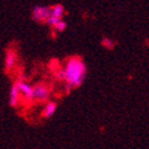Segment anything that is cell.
<instances>
[{
	"label": "cell",
	"instance_id": "obj_1",
	"mask_svg": "<svg viewBox=\"0 0 149 149\" xmlns=\"http://www.w3.org/2000/svg\"><path fill=\"white\" fill-rule=\"evenodd\" d=\"M66 82L73 88L79 87L86 75V65L80 57H72L67 61L66 67Z\"/></svg>",
	"mask_w": 149,
	"mask_h": 149
},
{
	"label": "cell",
	"instance_id": "obj_2",
	"mask_svg": "<svg viewBox=\"0 0 149 149\" xmlns=\"http://www.w3.org/2000/svg\"><path fill=\"white\" fill-rule=\"evenodd\" d=\"M52 16V7H45V6H36L32 10V19L35 22H44Z\"/></svg>",
	"mask_w": 149,
	"mask_h": 149
},
{
	"label": "cell",
	"instance_id": "obj_3",
	"mask_svg": "<svg viewBox=\"0 0 149 149\" xmlns=\"http://www.w3.org/2000/svg\"><path fill=\"white\" fill-rule=\"evenodd\" d=\"M16 84L18 86L20 93L24 95V98H26L28 100H33L35 97H33V87L32 86H30L29 84H26L25 81H22V80H18Z\"/></svg>",
	"mask_w": 149,
	"mask_h": 149
},
{
	"label": "cell",
	"instance_id": "obj_4",
	"mask_svg": "<svg viewBox=\"0 0 149 149\" xmlns=\"http://www.w3.org/2000/svg\"><path fill=\"white\" fill-rule=\"evenodd\" d=\"M33 97L35 99H37V100H47L48 97H49V90L45 87L44 85L42 84H38V85H36L35 87H33Z\"/></svg>",
	"mask_w": 149,
	"mask_h": 149
},
{
	"label": "cell",
	"instance_id": "obj_5",
	"mask_svg": "<svg viewBox=\"0 0 149 149\" xmlns=\"http://www.w3.org/2000/svg\"><path fill=\"white\" fill-rule=\"evenodd\" d=\"M17 63V53L15 50H7L6 52V57H5V69L11 70Z\"/></svg>",
	"mask_w": 149,
	"mask_h": 149
},
{
	"label": "cell",
	"instance_id": "obj_6",
	"mask_svg": "<svg viewBox=\"0 0 149 149\" xmlns=\"http://www.w3.org/2000/svg\"><path fill=\"white\" fill-rule=\"evenodd\" d=\"M19 94H20V91H19V88H18L17 84H15V85L11 87V90H10V98H8V104H10V106L15 107V106L18 104V102H19Z\"/></svg>",
	"mask_w": 149,
	"mask_h": 149
},
{
	"label": "cell",
	"instance_id": "obj_7",
	"mask_svg": "<svg viewBox=\"0 0 149 149\" xmlns=\"http://www.w3.org/2000/svg\"><path fill=\"white\" fill-rule=\"evenodd\" d=\"M56 107H57L56 103H53V102L48 103V104L44 106L43 111H42V116H43L44 118H49V117H52V116L55 113Z\"/></svg>",
	"mask_w": 149,
	"mask_h": 149
},
{
	"label": "cell",
	"instance_id": "obj_8",
	"mask_svg": "<svg viewBox=\"0 0 149 149\" xmlns=\"http://www.w3.org/2000/svg\"><path fill=\"white\" fill-rule=\"evenodd\" d=\"M52 15L55 16V17L62 18L65 15V7L62 5H60V4H56V5L52 6Z\"/></svg>",
	"mask_w": 149,
	"mask_h": 149
},
{
	"label": "cell",
	"instance_id": "obj_9",
	"mask_svg": "<svg viewBox=\"0 0 149 149\" xmlns=\"http://www.w3.org/2000/svg\"><path fill=\"white\" fill-rule=\"evenodd\" d=\"M61 20V18H58V17H55V16H50V17H49L47 20H45V23L48 24V25L49 26H53V28H55V25H56V24L58 23Z\"/></svg>",
	"mask_w": 149,
	"mask_h": 149
},
{
	"label": "cell",
	"instance_id": "obj_10",
	"mask_svg": "<svg viewBox=\"0 0 149 149\" xmlns=\"http://www.w3.org/2000/svg\"><path fill=\"white\" fill-rule=\"evenodd\" d=\"M102 45L104 48H106V49H113L115 43L112 42V40H111V38H107V37H105V38H103V41H102Z\"/></svg>",
	"mask_w": 149,
	"mask_h": 149
},
{
	"label": "cell",
	"instance_id": "obj_11",
	"mask_svg": "<svg viewBox=\"0 0 149 149\" xmlns=\"http://www.w3.org/2000/svg\"><path fill=\"white\" fill-rule=\"evenodd\" d=\"M66 28H67V23L66 22H63V20H60L56 25H55V29H56V31H65L66 30Z\"/></svg>",
	"mask_w": 149,
	"mask_h": 149
},
{
	"label": "cell",
	"instance_id": "obj_12",
	"mask_svg": "<svg viewBox=\"0 0 149 149\" xmlns=\"http://www.w3.org/2000/svg\"><path fill=\"white\" fill-rule=\"evenodd\" d=\"M56 78L58 80H66V70L65 68H62V69H58L56 72Z\"/></svg>",
	"mask_w": 149,
	"mask_h": 149
}]
</instances>
